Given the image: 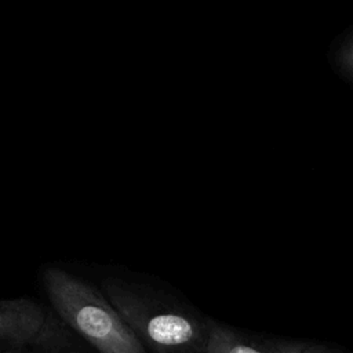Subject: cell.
<instances>
[{
    "instance_id": "cell-1",
    "label": "cell",
    "mask_w": 353,
    "mask_h": 353,
    "mask_svg": "<svg viewBox=\"0 0 353 353\" xmlns=\"http://www.w3.org/2000/svg\"><path fill=\"white\" fill-rule=\"evenodd\" d=\"M102 292L152 353H205L207 320L163 292L119 277Z\"/></svg>"
},
{
    "instance_id": "cell-2",
    "label": "cell",
    "mask_w": 353,
    "mask_h": 353,
    "mask_svg": "<svg viewBox=\"0 0 353 353\" xmlns=\"http://www.w3.org/2000/svg\"><path fill=\"white\" fill-rule=\"evenodd\" d=\"M43 281L55 313L98 353H148L101 290L55 266Z\"/></svg>"
},
{
    "instance_id": "cell-3",
    "label": "cell",
    "mask_w": 353,
    "mask_h": 353,
    "mask_svg": "<svg viewBox=\"0 0 353 353\" xmlns=\"http://www.w3.org/2000/svg\"><path fill=\"white\" fill-rule=\"evenodd\" d=\"M48 313L29 298L0 299V339L15 347L34 345L48 331Z\"/></svg>"
},
{
    "instance_id": "cell-4",
    "label": "cell",
    "mask_w": 353,
    "mask_h": 353,
    "mask_svg": "<svg viewBox=\"0 0 353 353\" xmlns=\"http://www.w3.org/2000/svg\"><path fill=\"white\" fill-rule=\"evenodd\" d=\"M309 345L303 341L254 339L207 320L205 353H303Z\"/></svg>"
},
{
    "instance_id": "cell-5",
    "label": "cell",
    "mask_w": 353,
    "mask_h": 353,
    "mask_svg": "<svg viewBox=\"0 0 353 353\" xmlns=\"http://www.w3.org/2000/svg\"><path fill=\"white\" fill-rule=\"evenodd\" d=\"M303 353H339L323 345H309Z\"/></svg>"
},
{
    "instance_id": "cell-6",
    "label": "cell",
    "mask_w": 353,
    "mask_h": 353,
    "mask_svg": "<svg viewBox=\"0 0 353 353\" xmlns=\"http://www.w3.org/2000/svg\"><path fill=\"white\" fill-rule=\"evenodd\" d=\"M15 349H18V347L11 346V345H8V343H6L4 341L0 339V353H11Z\"/></svg>"
},
{
    "instance_id": "cell-7",
    "label": "cell",
    "mask_w": 353,
    "mask_h": 353,
    "mask_svg": "<svg viewBox=\"0 0 353 353\" xmlns=\"http://www.w3.org/2000/svg\"><path fill=\"white\" fill-rule=\"evenodd\" d=\"M11 353H26L25 350H23V347H18V349H15V350H12Z\"/></svg>"
}]
</instances>
